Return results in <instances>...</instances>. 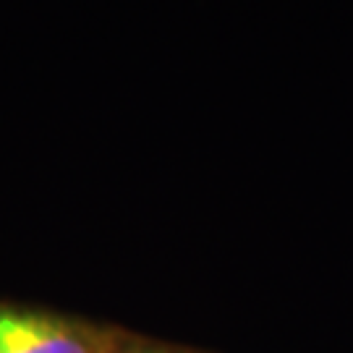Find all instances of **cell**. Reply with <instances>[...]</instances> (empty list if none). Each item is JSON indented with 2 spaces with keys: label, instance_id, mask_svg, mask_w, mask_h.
I'll return each mask as SVG.
<instances>
[{
  "label": "cell",
  "instance_id": "7a4b0ae2",
  "mask_svg": "<svg viewBox=\"0 0 353 353\" xmlns=\"http://www.w3.org/2000/svg\"><path fill=\"white\" fill-rule=\"evenodd\" d=\"M118 353H189L183 348H170V345H160V343H147V341H131L123 335L121 341V351Z\"/></svg>",
  "mask_w": 353,
  "mask_h": 353
},
{
  "label": "cell",
  "instance_id": "6da1fadb",
  "mask_svg": "<svg viewBox=\"0 0 353 353\" xmlns=\"http://www.w3.org/2000/svg\"><path fill=\"white\" fill-rule=\"evenodd\" d=\"M121 341L74 316L0 303V353H118Z\"/></svg>",
  "mask_w": 353,
  "mask_h": 353
}]
</instances>
